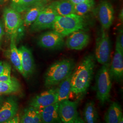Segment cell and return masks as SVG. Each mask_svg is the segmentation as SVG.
<instances>
[{
	"mask_svg": "<svg viewBox=\"0 0 123 123\" xmlns=\"http://www.w3.org/2000/svg\"><path fill=\"white\" fill-rule=\"evenodd\" d=\"M94 67V57L92 55H88L84 57L74 72H73L71 92L77 97H82L87 91L92 79Z\"/></svg>",
	"mask_w": 123,
	"mask_h": 123,
	"instance_id": "obj_1",
	"label": "cell"
},
{
	"mask_svg": "<svg viewBox=\"0 0 123 123\" xmlns=\"http://www.w3.org/2000/svg\"><path fill=\"white\" fill-rule=\"evenodd\" d=\"M74 62L65 59L54 63L48 68L44 77V84L49 88L58 85L73 73Z\"/></svg>",
	"mask_w": 123,
	"mask_h": 123,
	"instance_id": "obj_2",
	"label": "cell"
},
{
	"mask_svg": "<svg viewBox=\"0 0 123 123\" xmlns=\"http://www.w3.org/2000/svg\"><path fill=\"white\" fill-rule=\"evenodd\" d=\"M85 26L84 17L73 13L66 16H57L52 29L65 37L75 31L83 30Z\"/></svg>",
	"mask_w": 123,
	"mask_h": 123,
	"instance_id": "obj_3",
	"label": "cell"
},
{
	"mask_svg": "<svg viewBox=\"0 0 123 123\" xmlns=\"http://www.w3.org/2000/svg\"><path fill=\"white\" fill-rule=\"evenodd\" d=\"M109 63L102 65L97 73L96 78V90L97 98L102 104L110 99L112 82Z\"/></svg>",
	"mask_w": 123,
	"mask_h": 123,
	"instance_id": "obj_4",
	"label": "cell"
},
{
	"mask_svg": "<svg viewBox=\"0 0 123 123\" xmlns=\"http://www.w3.org/2000/svg\"><path fill=\"white\" fill-rule=\"evenodd\" d=\"M4 28L11 39H17L19 30L23 24L20 13L12 7H6L3 10Z\"/></svg>",
	"mask_w": 123,
	"mask_h": 123,
	"instance_id": "obj_5",
	"label": "cell"
},
{
	"mask_svg": "<svg viewBox=\"0 0 123 123\" xmlns=\"http://www.w3.org/2000/svg\"><path fill=\"white\" fill-rule=\"evenodd\" d=\"M59 114L62 122L64 123H84L79 117L78 103L69 99L59 103Z\"/></svg>",
	"mask_w": 123,
	"mask_h": 123,
	"instance_id": "obj_6",
	"label": "cell"
},
{
	"mask_svg": "<svg viewBox=\"0 0 123 123\" xmlns=\"http://www.w3.org/2000/svg\"><path fill=\"white\" fill-rule=\"evenodd\" d=\"M106 30L102 28L101 32L96 40L95 57L102 65L109 63L110 59L111 44L109 36Z\"/></svg>",
	"mask_w": 123,
	"mask_h": 123,
	"instance_id": "obj_7",
	"label": "cell"
},
{
	"mask_svg": "<svg viewBox=\"0 0 123 123\" xmlns=\"http://www.w3.org/2000/svg\"><path fill=\"white\" fill-rule=\"evenodd\" d=\"M57 16V13L49 5L31 25V31L37 32L47 29H52Z\"/></svg>",
	"mask_w": 123,
	"mask_h": 123,
	"instance_id": "obj_8",
	"label": "cell"
},
{
	"mask_svg": "<svg viewBox=\"0 0 123 123\" xmlns=\"http://www.w3.org/2000/svg\"><path fill=\"white\" fill-rule=\"evenodd\" d=\"M64 37L56 31H48L40 36L38 45L45 49L56 50L62 49L65 44Z\"/></svg>",
	"mask_w": 123,
	"mask_h": 123,
	"instance_id": "obj_9",
	"label": "cell"
},
{
	"mask_svg": "<svg viewBox=\"0 0 123 123\" xmlns=\"http://www.w3.org/2000/svg\"><path fill=\"white\" fill-rule=\"evenodd\" d=\"M96 15L102 28L107 30L112 26L114 20V9L113 6L107 0H103L98 5Z\"/></svg>",
	"mask_w": 123,
	"mask_h": 123,
	"instance_id": "obj_10",
	"label": "cell"
},
{
	"mask_svg": "<svg viewBox=\"0 0 123 123\" xmlns=\"http://www.w3.org/2000/svg\"><path fill=\"white\" fill-rule=\"evenodd\" d=\"M57 102V89L56 88H52L33 97L30 102L29 105L37 109H39Z\"/></svg>",
	"mask_w": 123,
	"mask_h": 123,
	"instance_id": "obj_11",
	"label": "cell"
},
{
	"mask_svg": "<svg viewBox=\"0 0 123 123\" xmlns=\"http://www.w3.org/2000/svg\"><path fill=\"white\" fill-rule=\"evenodd\" d=\"M90 41V36L85 31H75L69 35L66 40L65 45L71 50H81L86 48Z\"/></svg>",
	"mask_w": 123,
	"mask_h": 123,
	"instance_id": "obj_12",
	"label": "cell"
},
{
	"mask_svg": "<svg viewBox=\"0 0 123 123\" xmlns=\"http://www.w3.org/2000/svg\"><path fill=\"white\" fill-rule=\"evenodd\" d=\"M18 51L20 53L23 74L25 78H27L32 74L35 69V63L31 50L26 46H22Z\"/></svg>",
	"mask_w": 123,
	"mask_h": 123,
	"instance_id": "obj_13",
	"label": "cell"
},
{
	"mask_svg": "<svg viewBox=\"0 0 123 123\" xmlns=\"http://www.w3.org/2000/svg\"><path fill=\"white\" fill-rule=\"evenodd\" d=\"M111 78L120 81L123 76V51L116 46L115 51L110 68Z\"/></svg>",
	"mask_w": 123,
	"mask_h": 123,
	"instance_id": "obj_14",
	"label": "cell"
},
{
	"mask_svg": "<svg viewBox=\"0 0 123 123\" xmlns=\"http://www.w3.org/2000/svg\"><path fill=\"white\" fill-rule=\"evenodd\" d=\"M18 105L12 98H8L0 107V123H7L17 114Z\"/></svg>",
	"mask_w": 123,
	"mask_h": 123,
	"instance_id": "obj_15",
	"label": "cell"
},
{
	"mask_svg": "<svg viewBox=\"0 0 123 123\" xmlns=\"http://www.w3.org/2000/svg\"><path fill=\"white\" fill-rule=\"evenodd\" d=\"M38 110L42 123H62L59 114V103L57 102Z\"/></svg>",
	"mask_w": 123,
	"mask_h": 123,
	"instance_id": "obj_16",
	"label": "cell"
},
{
	"mask_svg": "<svg viewBox=\"0 0 123 123\" xmlns=\"http://www.w3.org/2000/svg\"><path fill=\"white\" fill-rule=\"evenodd\" d=\"M48 0H41L28 9L23 20V24L29 26L34 22L43 9L49 5Z\"/></svg>",
	"mask_w": 123,
	"mask_h": 123,
	"instance_id": "obj_17",
	"label": "cell"
},
{
	"mask_svg": "<svg viewBox=\"0 0 123 123\" xmlns=\"http://www.w3.org/2000/svg\"><path fill=\"white\" fill-rule=\"evenodd\" d=\"M123 113L117 102L112 103L106 112L105 120L107 123H123Z\"/></svg>",
	"mask_w": 123,
	"mask_h": 123,
	"instance_id": "obj_18",
	"label": "cell"
},
{
	"mask_svg": "<svg viewBox=\"0 0 123 123\" xmlns=\"http://www.w3.org/2000/svg\"><path fill=\"white\" fill-rule=\"evenodd\" d=\"M49 6L55 11L58 16H66L75 13L74 5L68 0L54 1Z\"/></svg>",
	"mask_w": 123,
	"mask_h": 123,
	"instance_id": "obj_19",
	"label": "cell"
},
{
	"mask_svg": "<svg viewBox=\"0 0 123 123\" xmlns=\"http://www.w3.org/2000/svg\"><path fill=\"white\" fill-rule=\"evenodd\" d=\"M72 74L58 84V87L56 88L58 103L69 99L71 92Z\"/></svg>",
	"mask_w": 123,
	"mask_h": 123,
	"instance_id": "obj_20",
	"label": "cell"
},
{
	"mask_svg": "<svg viewBox=\"0 0 123 123\" xmlns=\"http://www.w3.org/2000/svg\"><path fill=\"white\" fill-rule=\"evenodd\" d=\"M19 123H42L38 109L31 106L26 108L20 118Z\"/></svg>",
	"mask_w": 123,
	"mask_h": 123,
	"instance_id": "obj_21",
	"label": "cell"
},
{
	"mask_svg": "<svg viewBox=\"0 0 123 123\" xmlns=\"http://www.w3.org/2000/svg\"><path fill=\"white\" fill-rule=\"evenodd\" d=\"M84 122L87 123H96L98 119V114L94 103L93 101H89L86 103L84 108Z\"/></svg>",
	"mask_w": 123,
	"mask_h": 123,
	"instance_id": "obj_22",
	"label": "cell"
},
{
	"mask_svg": "<svg viewBox=\"0 0 123 123\" xmlns=\"http://www.w3.org/2000/svg\"><path fill=\"white\" fill-rule=\"evenodd\" d=\"M16 40L11 39L10 43V60L17 70L23 74L22 66L21 64L20 53L16 45Z\"/></svg>",
	"mask_w": 123,
	"mask_h": 123,
	"instance_id": "obj_23",
	"label": "cell"
},
{
	"mask_svg": "<svg viewBox=\"0 0 123 123\" xmlns=\"http://www.w3.org/2000/svg\"><path fill=\"white\" fill-rule=\"evenodd\" d=\"M19 81L13 78L9 81L0 82V94H10L19 92L21 90Z\"/></svg>",
	"mask_w": 123,
	"mask_h": 123,
	"instance_id": "obj_24",
	"label": "cell"
},
{
	"mask_svg": "<svg viewBox=\"0 0 123 123\" xmlns=\"http://www.w3.org/2000/svg\"><path fill=\"white\" fill-rule=\"evenodd\" d=\"M41 0H12L10 7L20 13L28 9Z\"/></svg>",
	"mask_w": 123,
	"mask_h": 123,
	"instance_id": "obj_25",
	"label": "cell"
},
{
	"mask_svg": "<svg viewBox=\"0 0 123 123\" xmlns=\"http://www.w3.org/2000/svg\"><path fill=\"white\" fill-rule=\"evenodd\" d=\"M95 5L94 0L85 2L75 5V13L80 16L83 17L90 11L92 10Z\"/></svg>",
	"mask_w": 123,
	"mask_h": 123,
	"instance_id": "obj_26",
	"label": "cell"
},
{
	"mask_svg": "<svg viewBox=\"0 0 123 123\" xmlns=\"http://www.w3.org/2000/svg\"><path fill=\"white\" fill-rule=\"evenodd\" d=\"M11 68L10 65L6 63L4 72L0 75V82L9 81L12 79L11 76Z\"/></svg>",
	"mask_w": 123,
	"mask_h": 123,
	"instance_id": "obj_27",
	"label": "cell"
},
{
	"mask_svg": "<svg viewBox=\"0 0 123 123\" xmlns=\"http://www.w3.org/2000/svg\"><path fill=\"white\" fill-rule=\"evenodd\" d=\"M116 46L119 47L120 49L123 51V29H120L117 36Z\"/></svg>",
	"mask_w": 123,
	"mask_h": 123,
	"instance_id": "obj_28",
	"label": "cell"
},
{
	"mask_svg": "<svg viewBox=\"0 0 123 123\" xmlns=\"http://www.w3.org/2000/svg\"><path fill=\"white\" fill-rule=\"evenodd\" d=\"M4 33V26L3 25V23L0 20V45Z\"/></svg>",
	"mask_w": 123,
	"mask_h": 123,
	"instance_id": "obj_29",
	"label": "cell"
},
{
	"mask_svg": "<svg viewBox=\"0 0 123 123\" xmlns=\"http://www.w3.org/2000/svg\"><path fill=\"white\" fill-rule=\"evenodd\" d=\"M69 0L72 3H73V4L75 5L78 4L79 3L94 0Z\"/></svg>",
	"mask_w": 123,
	"mask_h": 123,
	"instance_id": "obj_30",
	"label": "cell"
},
{
	"mask_svg": "<svg viewBox=\"0 0 123 123\" xmlns=\"http://www.w3.org/2000/svg\"><path fill=\"white\" fill-rule=\"evenodd\" d=\"M6 63H5L2 62L0 61V75L3 74L4 72Z\"/></svg>",
	"mask_w": 123,
	"mask_h": 123,
	"instance_id": "obj_31",
	"label": "cell"
},
{
	"mask_svg": "<svg viewBox=\"0 0 123 123\" xmlns=\"http://www.w3.org/2000/svg\"><path fill=\"white\" fill-rule=\"evenodd\" d=\"M119 18L122 21H123V9L120 11L119 14Z\"/></svg>",
	"mask_w": 123,
	"mask_h": 123,
	"instance_id": "obj_32",
	"label": "cell"
},
{
	"mask_svg": "<svg viewBox=\"0 0 123 123\" xmlns=\"http://www.w3.org/2000/svg\"><path fill=\"white\" fill-rule=\"evenodd\" d=\"M2 98L1 96H0V106L1 105H2Z\"/></svg>",
	"mask_w": 123,
	"mask_h": 123,
	"instance_id": "obj_33",
	"label": "cell"
},
{
	"mask_svg": "<svg viewBox=\"0 0 123 123\" xmlns=\"http://www.w3.org/2000/svg\"><path fill=\"white\" fill-rule=\"evenodd\" d=\"M4 1V0H0V4H2Z\"/></svg>",
	"mask_w": 123,
	"mask_h": 123,
	"instance_id": "obj_34",
	"label": "cell"
}]
</instances>
